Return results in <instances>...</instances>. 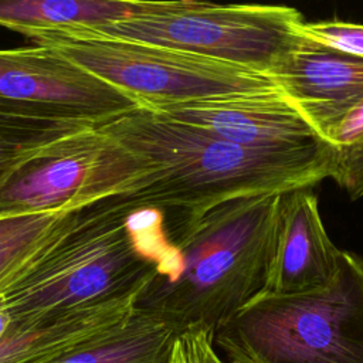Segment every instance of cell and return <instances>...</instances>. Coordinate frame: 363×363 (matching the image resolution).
I'll use <instances>...</instances> for the list:
<instances>
[{"label":"cell","mask_w":363,"mask_h":363,"mask_svg":"<svg viewBox=\"0 0 363 363\" xmlns=\"http://www.w3.org/2000/svg\"><path fill=\"white\" fill-rule=\"evenodd\" d=\"M99 129L149 166L143 189L126 196L135 208L203 214L242 197L311 189L335 172L329 143L294 152L255 150L143 106Z\"/></svg>","instance_id":"6da1fadb"},{"label":"cell","mask_w":363,"mask_h":363,"mask_svg":"<svg viewBox=\"0 0 363 363\" xmlns=\"http://www.w3.org/2000/svg\"><path fill=\"white\" fill-rule=\"evenodd\" d=\"M177 268L164 210L135 208L125 196L89 204L51 251L0 295L10 318L7 333L142 292L156 274Z\"/></svg>","instance_id":"7a4b0ae2"},{"label":"cell","mask_w":363,"mask_h":363,"mask_svg":"<svg viewBox=\"0 0 363 363\" xmlns=\"http://www.w3.org/2000/svg\"><path fill=\"white\" fill-rule=\"evenodd\" d=\"M281 194L218 204L203 214H180L169 230L179 254L170 277H153L136 308L176 332L216 330L264 291Z\"/></svg>","instance_id":"3957f363"},{"label":"cell","mask_w":363,"mask_h":363,"mask_svg":"<svg viewBox=\"0 0 363 363\" xmlns=\"http://www.w3.org/2000/svg\"><path fill=\"white\" fill-rule=\"evenodd\" d=\"M230 363H363V258L342 251L322 288L259 292L214 333Z\"/></svg>","instance_id":"277c9868"},{"label":"cell","mask_w":363,"mask_h":363,"mask_svg":"<svg viewBox=\"0 0 363 363\" xmlns=\"http://www.w3.org/2000/svg\"><path fill=\"white\" fill-rule=\"evenodd\" d=\"M24 37L58 51L147 109L277 88L272 78L244 67L88 28L34 31Z\"/></svg>","instance_id":"5b68a950"},{"label":"cell","mask_w":363,"mask_h":363,"mask_svg":"<svg viewBox=\"0 0 363 363\" xmlns=\"http://www.w3.org/2000/svg\"><path fill=\"white\" fill-rule=\"evenodd\" d=\"M301 13L288 6L143 1L132 16L91 31L176 48L272 77L301 37Z\"/></svg>","instance_id":"8992f818"},{"label":"cell","mask_w":363,"mask_h":363,"mask_svg":"<svg viewBox=\"0 0 363 363\" xmlns=\"http://www.w3.org/2000/svg\"><path fill=\"white\" fill-rule=\"evenodd\" d=\"M147 163L98 128L33 162L0 193V216L34 214L132 196L143 189Z\"/></svg>","instance_id":"52a82bcc"},{"label":"cell","mask_w":363,"mask_h":363,"mask_svg":"<svg viewBox=\"0 0 363 363\" xmlns=\"http://www.w3.org/2000/svg\"><path fill=\"white\" fill-rule=\"evenodd\" d=\"M139 106L138 99L50 47L0 50L4 112L102 126Z\"/></svg>","instance_id":"ba28073f"},{"label":"cell","mask_w":363,"mask_h":363,"mask_svg":"<svg viewBox=\"0 0 363 363\" xmlns=\"http://www.w3.org/2000/svg\"><path fill=\"white\" fill-rule=\"evenodd\" d=\"M152 111L255 150L294 152L328 145L278 88L167 105Z\"/></svg>","instance_id":"9c48e42d"},{"label":"cell","mask_w":363,"mask_h":363,"mask_svg":"<svg viewBox=\"0 0 363 363\" xmlns=\"http://www.w3.org/2000/svg\"><path fill=\"white\" fill-rule=\"evenodd\" d=\"M271 78L328 143L363 101V58L319 43L302 31Z\"/></svg>","instance_id":"30bf717a"},{"label":"cell","mask_w":363,"mask_h":363,"mask_svg":"<svg viewBox=\"0 0 363 363\" xmlns=\"http://www.w3.org/2000/svg\"><path fill=\"white\" fill-rule=\"evenodd\" d=\"M340 255L312 190L281 194L264 292L291 295L322 288L337 272Z\"/></svg>","instance_id":"8fae6325"},{"label":"cell","mask_w":363,"mask_h":363,"mask_svg":"<svg viewBox=\"0 0 363 363\" xmlns=\"http://www.w3.org/2000/svg\"><path fill=\"white\" fill-rule=\"evenodd\" d=\"M140 292L69 311L37 326L6 333L0 363H47L96 343L133 315Z\"/></svg>","instance_id":"7c38bea8"},{"label":"cell","mask_w":363,"mask_h":363,"mask_svg":"<svg viewBox=\"0 0 363 363\" xmlns=\"http://www.w3.org/2000/svg\"><path fill=\"white\" fill-rule=\"evenodd\" d=\"M84 208L0 216V295L51 251Z\"/></svg>","instance_id":"4fadbf2b"},{"label":"cell","mask_w":363,"mask_h":363,"mask_svg":"<svg viewBox=\"0 0 363 363\" xmlns=\"http://www.w3.org/2000/svg\"><path fill=\"white\" fill-rule=\"evenodd\" d=\"M138 0H0V27L34 31L94 28L135 14Z\"/></svg>","instance_id":"5bb4252c"},{"label":"cell","mask_w":363,"mask_h":363,"mask_svg":"<svg viewBox=\"0 0 363 363\" xmlns=\"http://www.w3.org/2000/svg\"><path fill=\"white\" fill-rule=\"evenodd\" d=\"M92 128L98 126L17 116L0 109V193L28 164L54 153L62 143Z\"/></svg>","instance_id":"9a60e30c"},{"label":"cell","mask_w":363,"mask_h":363,"mask_svg":"<svg viewBox=\"0 0 363 363\" xmlns=\"http://www.w3.org/2000/svg\"><path fill=\"white\" fill-rule=\"evenodd\" d=\"M176 330L139 308L105 339L47 363H164Z\"/></svg>","instance_id":"2e32d148"},{"label":"cell","mask_w":363,"mask_h":363,"mask_svg":"<svg viewBox=\"0 0 363 363\" xmlns=\"http://www.w3.org/2000/svg\"><path fill=\"white\" fill-rule=\"evenodd\" d=\"M330 145L335 149L332 179L350 200L363 196V101L346 116Z\"/></svg>","instance_id":"e0dca14e"},{"label":"cell","mask_w":363,"mask_h":363,"mask_svg":"<svg viewBox=\"0 0 363 363\" xmlns=\"http://www.w3.org/2000/svg\"><path fill=\"white\" fill-rule=\"evenodd\" d=\"M164 363H227L214 343V332L189 328L174 333Z\"/></svg>","instance_id":"ac0fdd59"},{"label":"cell","mask_w":363,"mask_h":363,"mask_svg":"<svg viewBox=\"0 0 363 363\" xmlns=\"http://www.w3.org/2000/svg\"><path fill=\"white\" fill-rule=\"evenodd\" d=\"M299 30L319 43L363 58V24L339 20L302 21Z\"/></svg>","instance_id":"d6986e66"},{"label":"cell","mask_w":363,"mask_h":363,"mask_svg":"<svg viewBox=\"0 0 363 363\" xmlns=\"http://www.w3.org/2000/svg\"><path fill=\"white\" fill-rule=\"evenodd\" d=\"M9 326H10V318H9V313L6 312V308L0 298V342L4 339V336L9 330Z\"/></svg>","instance_id":"ffe728a7"}]
</instances>
